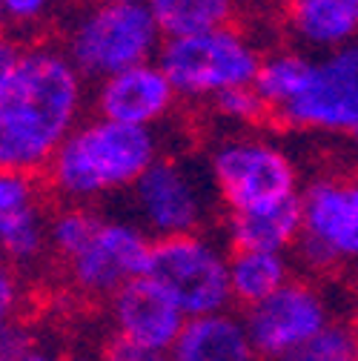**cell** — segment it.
Here are the masks:
<instances>
[{
	"label": "cell",
	"instance_id": "1",
	"mask_svg": "<svg viewBox=\"0 0 358 361\" xmlns=\"http://www.w3.org/2000/svg\"><path fill=\"white\" fill-rule=\"evenodd\" d=\"M89 106V80L61 43H26L9 92L0 101V169L43 178L66 138L86 121Z\"/></svg>",
	"mask_w": 358,
	"mask_h": 361
},
{
	"label": "cell",
	"instance_id": "2",
	"mask_svg": "<svg viewBox=\"0 0 358 361\" xmlns=\"http://www.w3.org/2000/svg\"><path fill=\"white\" fill-rule=\"evenodd\" d=\"M161 155V129L123 126L89 115L58 149L40 180L58 204L98 207L112 195L132 192Z\"/></svg>",
	"mask_w": 358,
	"mask_h": 361
},
{
	"label": "cell",
	"instance_id": "3",
	"mask_svg": "<svg viewBox=\"0 0 358 361\" xmlns=\"http://www.w3.org/2000/svg\"><path fill=\"white\" fill-rule=\"evenodd\" d=\"M204 164L223 215L261 212L301 198L295 158L264 132H223Z\"/></svg>",
	"mask_w": 358,
	"mask_h": 361
},
{
	"label": "cell",
	"instance_id": "4",
	"mask_svg": "<svg viewBox=\"0 0 358 361\" xmlns=\"http://www.w3.org/2000/svg\"><path fill=\"white\" fill-rule=\"evenodd\" d=\"M61 49L86 80H104L123 69L158 61L163 32L147 4H95L69 15Z\"/></svg>",
	"mask_w": 358,
	"mask_h": 361
},
{
	"label": "cell",
	"instance_id": "5",
	"mask_svg": "<svg viewBox=\"0 0 358 361\" xmlns=\"http://www.w3.org/2000/svg\"><path fill=\"white\" fill-rule=\"evenodd\" d=\"M264 52L238 26L163 37L158 63L181 101L209 104L238 86H252Z\"/></svg>",
	"mask_w": 358,
	"mask_h": 361
},
{
	"label": "cell",
	"instance_id": "6",
	"mask_svg": "<svg viewBox=\"0 0 358 361\" xmlns=\"http://www.w3.org/2000/svg\"><path fill=\"white\" fill-rule=\"evenodd\" d=\"M301 238L295 267L309 279H330L358 264V175L324 172L301 187Z\"/></svg>",
	"mask_w": 358,
	"mask_h": 361
},
{
	"label": "cell",
	"instance_id": "7",
	"mask_svg": "<svg viewBox=\"0 0 358 361\" xmlns=\"http://www.w3.org/2000/svg\"><path fill=\"white\" fill-rule=\"evenodd\" d=\"M129 201L132 218L152 241L204 233L218 204L206 164L166 152L141 175Z\"/></svg>",
	"mask_w": 358,
	"mask_h": 361
},
{
	"label": "cell",
	"instance_id": "8",
	"mask_svg": "<svg viewBox=\"0 0 358 361\" xmlns=\"http://www.w3.org/2000/svg\"><path fill=\"white\" fill-rule=\"evenodd\" d=\"M147 279L155 281L187 319L233 310L230 247L209 230L155 241Z\"/></svg>",
	"mask_w": 358,
	"mask_h": 361
},
{
	"label": "cell",
	"instance_id": "9",
	"mask_svg": "<svg viewBox=\"0 0 358 361\" xmlns=\"http://www.w3.org/2000/svg\"><path fill=\"white\" fill-rule=\"evenodd\" d=\"M241 315L261 361H292L309 341L338 322L333 295L309 276H295Z\"/></svg>",
	"mask_w": 358,
	"mask_h": 361
},
{
	"label": "cell",
	"instance_id": "10",
	"mask_svg": "<svg viewBox=\"0 0 358 361\" xmlns=\"http://www.w3.org/2000/svg\"><path fill=\"white\" fill-rule=\"evenodd\" d=\"M290 132L355 135L358 129V40L312 58L298 95L273 118Z\"/></svg>",
	"mask_w": 358,
	"mask_h": 361
},
{
	"label": "cell",
	"instance_id": "11",
	"mask_svg": "<svg viewBox=\"0 0 358 361\" xmlns=\"http://www.w3.org/2000/svg\"><path fill=\"white\" fill-rule=\"evenodd\" d=\"M152 235L135 218L104 215L98 233L63 267L66 284L86 301H109L118 290L147 276Z\"/></svg>",
	"mask_w": 358,
	"mask_h": 361
},
{
	"label": "cell",
	"instance_id": "12",
	"mask_svg": "<svg viewBox=\"0 0 358 361\" xmlns=\"http://www.w3.org/2000/svg\"><path fill=\"white\" fill-rule=\"evenodd\" d=\"M178 101L181 98L158 61L123 69L92 86V115L123 126L161 129Z\"/></svg>",
	"mask_w": 358,
	"mask_h": 361
},
{
	"label": "cell",
	"instance_id": "13",
	"mask_svg": "<svg viewBox=\"0 0 358 361\" xmlns=\"http://www.w3.org/2000/svg\"><path fill=\"white\" fill-rule=\"evenodd\" d=\"M112 338L152 353H169L190 322L178 304L147 276L135 279L106 301Z\"/></svg>",
	"mask_w": 358,
	"mask_h": 361
},
{
	"label": "cell",
	"instance_id": "14",
	"mask_svg": "<svg viewBox=\"0 0 358 361\" xmlns=\"http://www.w3.org/2000/svg\"><path fill=\"white\" fill-rule=\"evenodd\" d=\"M166 355L169 361H261L235 310L190 319Z\"/></svg>",
	"mask_w": 358,
	"mask_h": 361
},
{
	"label": "cell",
	"instance_id": "15",
	"mask_svg": "<svg viewBox=\"0 0 358 361\" xmlns=\"http://www.w3.org/2000/svg\"><path fill=\"white\" fill-rule=\"evenodd\" d=\"M287 26L304 49L335 52L358 40V0H287Z\"/></svg>",
	"mask_w": 358,
	"mask_h": 361
},
{
	"label": "cell",
	"instance_id": "16",
	"mask_svg": "<svg viewBox=\"0 0 358 361\" xmlns=\"http://www.w3.org/2000/svg\"><path fill=\"white\" fill-rule=\"evenodd\" d=\"M221 238L230 250L292 252L301 238V201L261 212L221 215Z\"/></svg>",
	"mask_w": 358,
	"mask_h": 361
},
{
	"label": "cell",
	"instance_id": "17",
	"mask_svg": "<svg viewBox=\"0 0 358 361\" xmlns=\"http://www.w3.org/2000/svg\"><path fill=\"white\" fill-rule=\"evenodd\" d=\"M292 252H266V250H230V290L233 307L249 310L258 301L270 298L284 284H290L295 273Z\"/></svg>",
	"mask_w": 358,
	"mask_h": 361
},
{
	"label": "cell",
	"instance_id": "18",
	"mask_svg": "<svg viewBox=\"0 0 358 361\" xmlns=\"http://www.w3.org/2000/svg\"><path fill=\"white\" fill-rule=\"evenodd\" d=\"M49 258V212L40 201L0 215V261L18 273Z\"/></svg>",
	"mask_w": 358,
	"mask_h": 361
},
{
	"label": "cell",
	"instance_id": "19",
	"mask_svg": "<svg viewBox=\"0 0 358 361\" xmlns=\"http://www.w3.org/2000/svg\"><path fill=\"white\" fill-rule=\"evenodd\" d=\"M309 66H312V55H304L298 49H276L261 58L252 89L270 106L273 118L298 95Z\"/></svg>",
	"mask_w": 358,
	"mask_h": 361
},
{
	"label": "cell",
	"instance_id": "20",
	"mask_svg": "<svg viewBox=\"0 0 358 361\" xmlns=\"http://www.w3.org/2000/svg\"><path fill=\"white\" fill-rule=\"evenodd\" d=\"M147 6L163 37L230 26L235 15V0H147Z\"/></svg>",
	"mask_w": 358,
	"mask_h": 361
},
{
	"label": "cell",
	"instance_id": "21",
	"mask_svg": "<svg viewBox=\"0 0 358 361\" xmlns=\"http://www.w3.org/2000/svg\"><path fill=\"white\" fill-rule=\"evenodd\" d=\"M104 212L98 207H78V204H58L49 212V255L58 264L75 258L92 235L98 233Z\"/></svg>",
	"mask_w": 358,
	"mask_h": 361
},
{
	"label": "cell",
	"instance_id": "22",
	"mask_svg": "<svg viewBox=\"0 0 358 361\" xmlns=\"http://www.w3.org/2000/svg\"><path fill=\"white\" fill-rule=\"evenodd\" d=\"M206 106H209L212 118L227 132H261V126L273 121L270 106L261 101V95L252 86L230 89V92L218 95Z\"/></svg>",
	"mask_w": 358,
	"mask_h": 361
},
{
	"label": "cell",
	"instance_id": "23",
	"mask_svg": "<svg viewBox=\"0 0 358 361\" xmlns=\"http://www.w3.org/2000/svg\"><path fill=\"white\" fill-rule=\"evenodd\" d=\"M355 358V324L335 322L316 341H309L292 361H352Z\"/></svg>",
	"mask_w": 358,
	"mask_h": 361
},
{
	"label": "cell",
	"instance_id": "24",
	"mask_svg": "<svg viewBox=\"0 0 358 361\" xmlns=\"http://www.w3.org/2000/svg\"><path fill=\"white\" fill-rule=\"evenodd\" d=\"M12 32H37L58 18L61 0H0Z\"/></svg>",
	"mask_w": 358,
	"mask_h": 361
},
{
	"label": "cell",
	"instance_id": "25",
	"mask_svg": "<svg viewBox=\"0 0 358 361\" xmlns=\"http://www.w3.org/2000/svg\"><path fill=\"white\" fill-rule=\"evenodd\" d=\"M23 307H26L23 273L0 261V333L9 330L15 322H23Z\"/></svg>",
	"mask_w": 358,
	"mask_h": 361
},
{
	"label": "cell",
	"instance_id": "26",
	"mask_svg": "<svg viewBox=\"0 0 358 361\" xmlns=\"http://www.w3.org/2000/svg\"><path fill=\"white\" fill-rule=\"evenodd\" d=\"M40 195V180L18 172L0 169V215L35 204Z\"/></svg>",
	"mask_w": 358,
	"mask_h": 361
},
{
	"label": "cell",
	"instance_id": "27",
	"mask_svg": "<svg viewBox=\"0 0 358 361\" xmlns=\"http://www.w3.org/2000/svg\"><path fill=\"white\" fill-rule=\"evenodd\" d=\"M35 344V330L26 322H15L9 330L0 333V361H20Z\"/></svg>",
	"mask_w": 358,
	"mask_h": 361
},
{
	"label": "cell",
	"instance_id": "28",
	"mask_svg": "<svg viewBox=\"0 0 358 361\" xmlns=\"http://www.w3.org/2000/svg\"><path fill=\"white\" fill-rule=\"evenodd\" d=\"M23 47H26V43H20L15 35L0 37V101H4L6 92H9V83H12L15 69H18V63H20Z\"/></svg>",
	"mask_w": 358,
	"mask_h": 361
},
{
	"label": "cell",
	"instance_id": "29",
	"mask_svg": "<svg viewBox=\"0 0 358 361\" xmlns=\"http://www.w3.org/2000/svg\"><path fill=\"white\" fill-rule=\"evenodd\" d=\"M104 353H106V361H169L166 353H152V350L126 344V341H118V338H109Z\"/></svg>",
	"mask_w": 358,
	"mask_h": 361
},
{
	"label": "cell",
	"instance_id": "30",
	"mask_svg": "<svg viewBox=\"0 0 358 361\" xmlns=\"http://www.w3.org/2000/svg\"><path fill=\"white\" fill-rule=\"evenodd\" d=\"M20 361H66V355L61 353V350H55V347H49V344H35Z\"/></svg>",
	"mask_w": 358,
	"mask_h": 361
},
{
	"label": "cell",
	"instance_id": "31",
	"mask_svg": "<svg viewBox=\"0 0 358 361\" xmlns=\"http://www.w3.org/2000/svg\"><path fill=\"white\" fill-rule=\"evenodd\" d=\"M66 361H106V353L104 347H78L66 355Z\"/></svg>",
	"mask_w": 358,
	"mask_h": 361
},
{
	"label": "cell",
	"instance_id": "32",
	"mask_svg": "<svg viewBox=\"0 0 358 361\" xmlns=\"http://www.w3.org/2000/svg\"><path fill=\"white\" fill-rule=\"evenodd\" d=\"M350 293H352V298H355V304H358V264L350 269Z\"/></svg>",
	"mask_w": 358,
	"mask_h": 361
},
{
	"label": "cell",
	"instance_id": "33",
	"mask_svg": "<svg viewBox=\"0 0 358 361\" xmlns=\"http://www.w3.org/2000/svg\"><path fill=\"white\" fill-rule=\"evenodd\" d=\"M6 35H12V29H9V20H6L4 6H0V37H6Z\"/></svg>",
	"mask_w": 358,
	"mask_h": 361
},
{
	"label": "cell",
	"instance_id": "34",
	"mask_svg": "<svg viewBox=\"0 0 358 361\" xmlns=\"http://www.w3.org/2000/svg\"><path fill=\"white\" fill-rule=\"evenodd\" d=\"M95 4H147V0H95Z\"/></svg>",
	"mask_w": 358,
	"mask_h": 361
},
{
	"label": "cell",
	"instance_id": "35",
	"mask_svg": "<svg viewBox=\"0 0 358 361\" xmlns=\"http://www.w3.org/2000/svg\"><path fill=\"white\" fill-rule=\"evenodd\" d=\"M352 361H358V324H355V358Z\"/></svg>",
	"mask_w": 358,
	"mask_h": 361
},
{
	"label": "cell",
	"instance_id": "36",
	"mask_svg": "<svg viewBox=\"0 0 358 361\" xmlns=\"http://www.w3.org/2000/svg\"><path fill=\"white\" fill-rule=\"evenodd\" d=\"M352 141H355V144H358V129H355V135H352Z\"/></svg>",
	"mask_w": 358,
	"mask_h": 361
}]
</instances>
